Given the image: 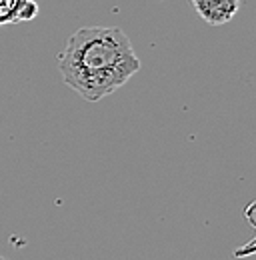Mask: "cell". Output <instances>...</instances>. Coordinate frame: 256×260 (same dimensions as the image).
I'll return each instance as SVG.
<instances>
[{
	"mask_svg": "<svg viewBox=\"0 0 256 260\" xmlns=\"http://www.w3.org/2000/svg\"><path fill=\"white\" fill-rule=\"evenodd\" d=\"M0 260H8V258H6V256H2V254H0Z\"/></svg>",
	"mask_w": 256,
	"mask_h": 260,
	"instance_id": "4",
	"label": "cell"
},
{
	"mask_svg": "<svg viewBox=\"0 0 256 260\" xmlns=\"http://www.w3.org/2000/svg\"><path fill=\"white\" fill-rule=\"evenodd\" d=\"M140 66L130 38L116 26H84L58 54L64 84L86 102H98L122 88Z\"/></svg>",
	"mask_w": 256,
	"mask_h": 260,
	"instance_id": "1",
	"label": "cell"
},
{
	"mask_svg": "<svg viewBox=\"0 0 256 260\" xmlns=\"http://www.w3.org/2000/svg\"><path fill=\"white\" fill-rule=\"evenodd\" d=\"M190 4L210 26L228 24L240 10V0H190Z\"/></svg>",
	"mask_w": 256,
	"mask_h": 260,
	"instance_id": "2",
	"label": "cell"
},
{
	"mask_svg": "<svg viewBox=\"0 0 256 260\" xmlns=\"http://www.w3.org/2000/svg\"><path fill=\"white\" fill-rule=\"evenodd\" d=\"M38 16L34 0H0V26L12 22H30Z\"/></svg>",
	"mask_w": 256,
	"mask_h": 260,
	"instance_id": "3",
	"label": "cell"
}]
</instances>
